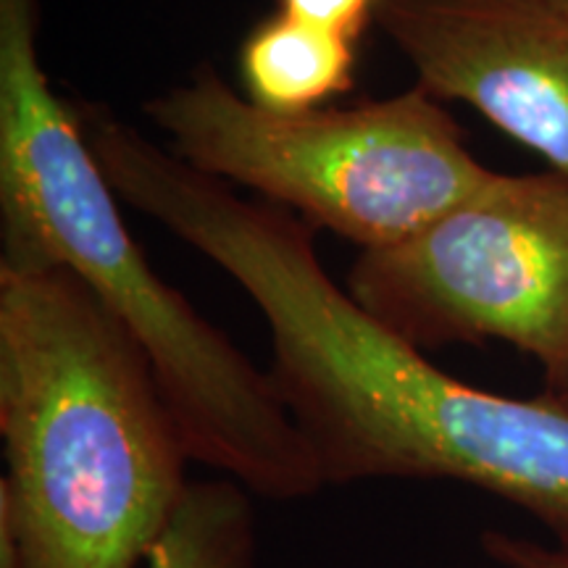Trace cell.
Returning a JSON list of instances; mask_svg holds the SVG:
<instances>
[{"mask_svg":"<svg viewBox=\"0 0 568 568\" xmlns=\"http://www.w3.org/2000/svg\"><path fill=\"white\" fill-rule=\"evenodd\" d=\"M124 203L203 253L266 318L276 395L314 453L324 487L445 479L485 489L568 542V406L456 379L326 274L316 230L245 201L161 145L119 180Z\"/></svg>","mask_w":568,"mask_h":568,"instance_id":"1","label":"cell"},{"mask_svg":"<svg viewBox=\"0 0 568 568\" xmlns=\"http://www.w3.org/2000/svg\"><path fill=\"white\" fill-rule=\"evenodd\" d=\"M38 0H0V268L63 266L142 347L190 460L251 495L324 487L268 372L163 282L126 230L74 101L42 69Z\"/></svg>","mask_w":568,"mask_h":568,"instance_id":"2","label":"cell"},{"mask_svg":"<svg viewBox=\"0 0 568 568\" xmlns=\"http://www.w3.org/2000/svg\"><path fill=\"white\" fill-rule=\"evenodd\" d=\"M0 521L21 568H138L190 453L142 347L63 266L0 268Z\"/></svg>","mask_w":568,"mask_h":568,"instance_id":"3","label":"cell"},{"mask_svg":"<svg viewBox=\"0 0 568 568\" xmlns=\"http://www.w3.org/2000/svg\"><path fill=\"white\" fill-rule=\"evenodd\" d=\"M142 111L190 169L361 251L410 237L493 176L422 84L347 109L276 113L203 63Z\"/></svg>","mask_w":568,"mask_h":568,"instance_id":"4","label":"cell"},{"mask_svg":"<svg viewBox=\"0 0 568 568\" xmlns=\"http://www.w3.org/2000/svg\"><path fill=\"white\" fill-rule=\"evenodd\" d=\"M347 293L429 353L503 339L568 393V180L495 174L400 243L361 251Z\"/></svg>","mask_w":568,"mask_h":568,"instance_id":"5","label":"cell"},{"mask_svg":"<svg viewBox=\"0 0 568 568\" xmlns=\"http://www.w3.org/2000/svg\"><path fill=\"white\" fill-rule=\"evenodd\" d=\"M374 19L429 95L477 109L568 180V13L539 0H379Z\"/></svg>","mask_w":568,"mask_h":568,"instance_id":"6","label":"cell"},{"mask_svg":"<svg viewBox=\"0 0 568 568\" xmlns=\"http://www.w3.org/2000/svg\"><path fill=\"white\" fill-rule=\"evenodd\" d=\"M355 42L276 13L240 45L245 98L276 113L322 109L355 84Z\"/></svg>","mask_w":568,"mask_h":568,"instance_id":"7","label":"cell"},{"mask_svg":"<svg viewBox=\"0 0 568 568\" xmlns=\"http://www.w3.org/2000/svg\"><path fill=\"white\" fill-rule=\"evenodd\" d=\"M142 568H255L251 493L226 477L190 481Z\"/></svg>","mask_w":568,"mask_h":568,"instance_id":"8","label":"cell"},{"mask_svg":"<svg viewBox=\"0 0 568 568\" xmlns=\"http://www.w3.org/2000/svg\"><path fill=\"white\" fill-rule=\"evenodd\" d=\"M376 6L379 0H280V13L355 42Z\"/></svg>","mask_w":568,"mask_h":568,"instance_id":"9","label":"cell"},{"mask_svg":"<svg viewBox=\"0 0 568 568\" xmlns=\"http://www.w3.org/2000/svg\"><path fill=\"white\" fill-rule=\"evenodd\" d=\"M481 552L497 568H568V542H542L503 529H487L479 537Z\"/></svg>","mask_w":568,"mask_h":568,"instance_id":"10","label":"cell"},{"mask_svg":"<svg viewBox=\"0 0 568 568\" xmlns=\"http://www.w3.org/2000/svg\"><path fill=\"white\" fill-rule=\"evenodd\" d=\"M539 3L550 6V9H556L560 13H568V0H539Z\"/></svg>","mask_w":568,"mask_h":568,"instance_id":"11","label":"cell"},{"mask_svg":"<svg viewBox=\"0 0 568 568\" xmlns=\"http://www.w3.org/2000/svg\"><path fill=\"white\" fill-rule=\"evenodd\" d=\"M556 400H560V403H564V406H568V393L566 395H558Z\"/></svg>","mask_w":568,"mask_h":568,"instance_id":"12","label":"cell"}]
</instances>
